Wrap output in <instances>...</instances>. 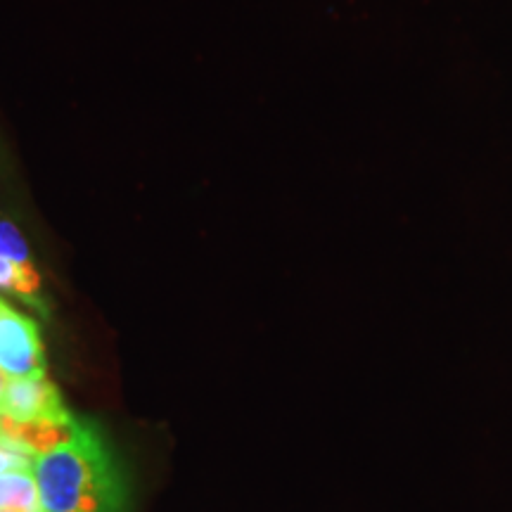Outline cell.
<instances>
[{"mask_svg":"<svg viewBox=\"0 0 512 512\" xmlns=\"http://www.w3.org/2000/svg\"><path fill=\"white\" fill-rule=\"evenodd\" d=\"M0 290L34 306L41 316H48L46 299L41 292V278H38L34 264H19V261L0 256Z\"/></svg>","mask_w":512,"mask_h":512,"instance_id":"obj_4","label":"cell"},{"mask_svg":"<svg viewBox=\"0 0 512 512\" xmlns=\"http://www.w3.org/2000/svg\"><path fill=\"white\" fill-rule=\"evenodd\" d=\"M43 512H128V484L110 441L93 420L76 418L67 444L34 458Z\"/></svg>","mask_w":512,"mask_h":512,"instance_id":"obj_1","label":"cell"},{"mask_svg":"<svg viewBox=\"0 0 512 512\" xmlns=\"http://www.w3.org/2000/svg\"><path fill=\"white\" fill-rule=\"evenodd\" d=\"M0 370L10 380L46 375V351L38 325L3 299H0Z\"/></svg>","mask_w":512,"mask_h":512,"instance_id":"obj_2","label":"cell"},{"mask_svg":"<svg viewBox=\"0 0 512 512\" xmlns=\"http://www.w3.org/2000/svg\"><path fill=\"white\" fill-rule=\"evenodd\" d=\"M0 256L19 261V264H31L27 240L22 238L19 228L10 221H0Z\"/></svg>","mask_w":512,"mask_h":512,"instance_id":"obj_6","label":"cell"},{"mask_svg":"<svg viewBox=\"0 0 512 512\" xmlns=\"http://www.w3.org/2000/svg\"><path fill=\"white\" fill-rule=\"evenodd\" d=\"M0 510L43 512L34 470H15L0 475Z\"/></svg>","mask_w":512,"mask_h":512,"instance_id":"obj_5","label":"cell"},{"mask_svg":"<svg viewBox=\"0 0 512 512\" xmlns=\"http://www.w3.org/2000/svg\"><path fill=\"white\" fill-rule=\"evenodd\" d=\"M0 448H8V451H15V453H24L22 448H19L17 444H12L8 434H5V430H3V420H0ZM24 456H29V453H24ZM29 458H31V456H29Z\"/></svg>","mask_w":512,"mask_h":512,"instance_id":"obj_8","label":"cell"},{"mask_svg":"<svg viewBox=\"0 0 512 512\" xmlns=\"http://www.w3.org/2000/svg\"><path fill=\"white\" fill-rule=\"evenodd\" d=\"M15 470H34V458L24 456V453L8 451V448H0V475Z\"/></svg>","mask_w":512,"mask_h":512,"instance_id":"obj_7","label":"cell"},{"mask_svg":"<svg viewBox=\"0 0 512 512\" xmlns=\"http://www.w3.org/2000/svg\"><path fill=\"white\" fill-rule=\"evenodd\" d=\"M0 415L12 422H69L74 418L48 375L12 377L0 403Z\"/></svg>","mask_w":512,"mask_h":512,"instance_id":"obj_3","label":"cell"}]
</instances>
